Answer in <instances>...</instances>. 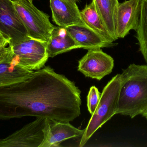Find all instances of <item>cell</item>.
<instances>
[{"instance_id":"6da1fadb","label":"cell","mask_w":147,"mask_h":147,"mask_svg":"<svg viewBox=\"0 0 147 147\" xmlns=\"http://www.w3.org/2000/svg\"><path fill=\"white\" fill-rule=\"evenodd\" d=\"M80 94L74 82L45 66L25 81L0 88V120L29 116L70 122L81 114Z\"/></svg>"},{"instance_id":"7a4b0ae2","label":"cell","mask_w":147,"mask_h":147,"mask_svg":"<svg viewBox=\"0 0 147 147\" xmlns=\"http://www.w3.org/2000/svg\"><path fill=\"white\" fill-rule=\"evenodd\" d=\"M117 114L134 118L147 109V65L135 64L123 70Z\"/></svg>"},{"instance_id":"3957f363","label":"cell","mask_w":147,"mask_h":147,"mask_svg":"<svg viewBox=\"0 0 147 147\" xmlns=\"http://www.w3.org/2000/svg\"><path fill=\"white\" fill-rule=\"evenodd\" d=\"M121 86V74H117L104 87L97 107L84 129L79 147L84 146L99 128L116 114Z\"/></svg>"},{"instance_id":"277c9868","label":"cell","mask_w":147,"mask_h":147,"mask_svg":"<svg viewBox=\"0 0 147 147\" xmlns=\"http://www.w3.org/2000/svg\"><path fill=\"white\" fill-rule=\"evenodd\" d=\"M16 9L26 27L29 38L47 42L55 26L50 16L28 0H13Z\"/></svg>"},{"instance_id":"5b68a950","label":"cell","mask_w":147,"mask_h":147,"mask_svg":"<svg viewBox=\"0 0 147 147\" xmlns=\"http://www.w3.org/2000/svg\"><path fill=\"white\" fill-rule=\"evenodd\" d=\"M47 42L28 38L11 47L13 57L18 64L31 70L42 69L49 57Z\"/></svg>"},{"instance_id":"8992f818","label":"cell","mask_w":147,"mask_h":147,"mask_svg":"<svg viewBox=\"0 0 147 147\" xmlns=\"http://www.w3.org/2000/svg\"><path fill=\"white\" fill-rule=\"evenodd\" d=\"M0 33L10 47L29 38L13 0H0Z\"/></svg>"},{"instance_id":"52a82bcc","label":"cell","mask_w":147,"mask_h":147,"mask_svg":"<svg viewBox=\"0 0 147 147\" xmlns=\"http://www.w3.org/2000/svg\"><path fill=\"white\" fill-rule=\"evenodd\" d=\"M46 119L37 117L6 138L0 140V147H39L45 139Z\"/></svg>"},{"instance_id":"ba28073f","label":"cell","mask_w":147,"mask_h":147,"mask_svg":"<svg viewBox=\"0 0 147 147\" xmlns=\"http://www.w3.org/2000/svg\"><path fill=\"white\" fill-rule=\"evenodd\" d=\"M114 66V60L101 48L88 50L78 61V70L86 77L100 80L110 74Z\"/></svg>"},{"instance_id":"9c48e42d","label":"cell","mask_w":147,"mask_h":147,"mask_svg":"<svg viewBox=\"0 0 147 147\" xmlns=\"http://www.w3.org/2000/svg\"><path fill=\"white\" fill-rule=\"evenodd\" d=\"M142 0H128L120 3L117 16V38L123 39L131 30H136L140 16Z\"/></svg>"},{"instance_id":"30bf717a","label":"cell","mask_w":147,"mask_h":147,"mask_svg":"<svg viewBox=\"0 0 147 147\" xmlns=\"http://www.w3.org/2000/svg\"><path fill=\"white\" fill-rule=\"evenodd\" d=\"M45 139L39 147L60 146L61 142L71 138L82 137L84 129L74 127L69 122L46 119Z\"/></svg>"},{"instance_id":"8fae6325","label":"cell","mask_w":147,"mask_h":147,"mask_svg":"<svg viewBox=\"0 0 147 147\" xmlns=\"http://www.w3.org/2000/svg\"><path fill=\"white\" fill-rule=\"evenodd\" d=\"M50 2L53 20L59 26L66 28L84 24L75 3L69 0H50Z\"/></svg>"},{"instance_id":"7c38bea8","label":"cell","mask_w":147,"mask_h":147,"mask_svg":"<svg viewBox=\"0 0 147 147\" xmlns=\"http://www.w3.org/2000/svg\"><path fill=\"white\" fill-rule=\"evenodd\" d=\"M78 48L96 49L115 46L117 44L110 42L85 25L78 24L66 28Z\"/></svg>"},{"instance_id":"4fadbf2b","label":"cell","mask_w":147,"mask_h":147,"mask_svg":"<svg viewBox=\"0 0 147 147\" xmlns=\"http://www.w3.org/2000/svg\"><path fill=\"white\" fill-rule=\"evenodd\" d=\"M33 72L20 65L13 57L0 62V88L25 81Z\"/></svg>"},{"instance_id":"5bb4252c","label":"cell","mask_w":147,"mask_h":147,"mask_svg":"<svg viewBox=\"0 0 147 147\" xmlns=\"http://www.w3.org/2000/svg\"><path fill=\"white\" fill-rule=\"evenodd\" d=\"M78 48L75 41L66 28L55 26L47 44L49 58Z\"/></svg>"},{"instance_id":"9a60e30c","label":"cell","mask_w":147,"mask_h":147,"mask_svg":"<svg viewBox=\"0 0 147 147\" xmlns=\"http://www.w3.org/2000/svg\"><path fill=\"white\" fill-rule=\"evenodd\" d=\"M96 10L111 37L116 41L118 0H92Z\"/></svg>"},{"instance_id":"2e32d148","label":"cell","mask_w":147,"mask_h":147,"mask_svg":"<svg viewBox=\"0 0 147 147\" xmlns=\"http://www.w3.org/2000/svg\"><path fill=\"white\" fill-rule=\"evenodd\" d=\"M81 18L86 26L96 32L105 40L113 42L115 40L110 34L96 10L93 2L86 4L80 11Z\"/></svg>"},{"instance_id":"e0dca14e","label":"cell","mask_w":147,"mask_h":147,"mask_svg":"<svg viewBox=\"0 0 147 147\" xmlns=\"http://www.w3.org/2000/svg\"><path fill=\"white\" fill-rule=\"evenodd\" d=\"M136 31L140 51L147 64V0H142L140 21Z\"/></svg>"},{"instance_id":"ac0fdd59","label":"cell","mask_w":147,"mask_h":147,"mask_svg":"<svg viewBox=\"0 0 147 147\" xmlns=\"http://www.w3.org/2000/svg\"><path fill=\"white\" fill-rule=\"evenodd\" d=\"M101 94L98 91V89L95 86L90 88L87 97V108L88 111L92 115L97 107L100 101Z\"/></svg>"},{"instance_id":"d6986e66","label":"cell","mask_w":147,"mask_h":147,"mask_svg":"<svg viewBox=\"0 0 147 147\" xmlns=\"http://www.w3.org/2000/svg\"><path fill=\"white\" fill-rule=\"evenodd\" d=\"M11 47L8 45H0V62L13 58Z\"/></svg>"},{"instance_id":"ffe728a7","label":"cell","mask_w":147,"mask_h":147,"mask_svg":"<svg viewBox=\"0 0 147 147\" xmlns=\"http://www.w3.org/2000/svg\"><path fill=\"white\" fill-rule=\"evenodd\" d=\"M9 41L4 38V36L0 33V45H9Z\"/></svg>"},{"instance_id":"44dd1931","label":"cell","mask_w":147,"mask_h":147,"mask_svg":"<svg viewBox=\"0 0 147 147\" xmlns=\"http://www.w3.org/2000/svg\"><path fill=\"white\" fill-rule=\"evenodd\" d=\"M142 116L143 117H145V118L146 119L147 121V109L144 112V113H143V114H142Z\"/></svg>"},{"instance_id":"7402d4cb","label":"cell","mask_w":147,"mask_h":147,"mask_svg":"<svg viewBox=\"0 0 147 147\" xmlns=\"http://www.w3.org/2000/svg\"><path fill=\"white\" fill-rule=\"evenodd\" d=\"M69 1H71L75 3H77V2L79 1V0H69Z\"/></svg>"},{"instance_id":"603a6c76","label":"cell","mask_w":147,"mask_h":147,"mask_svg":"<svg viewBox=\"0 0 147 147\" xmlns=\"http://www.w3.org/2000/svg\"><path fill=\"white\" fill-rule=\"evenodd\" d=\"M28 1H30V2L32 3L33 1V0H28Z\"/></svg>"}]
</instances>
